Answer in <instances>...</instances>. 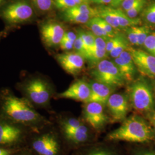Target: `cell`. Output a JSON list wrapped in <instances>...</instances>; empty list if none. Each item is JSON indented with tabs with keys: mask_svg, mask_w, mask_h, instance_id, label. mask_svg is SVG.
<instances>
[{
	"mask_svg": "<svg viewBox=\"0 0 155 155\" xmlns=\"http://www.w3.org/2000/svg\"><path fill=\"white\" fill-rule=\"evenodd\" d=\"M143 0H125L120 6V8L124 12L132 8Z\"/></svg>",
	"mask_w": 155,
	"mask_h": 155,
	"instance_id": "cell-34",
	"label": "cell"
},
{
	"mask_svg": "<svg viewBox=\"0 0 155 155\" xmlns=\"http://www.w3.org/2000/svg\"><path fill=\"white\" fill-rule=\"evenodd\" d=\"M39 32L43 43L49 49L59 47L66 29L63 22L55 19H45L38 21Z\"/></svg>",
	"mask_w": 155,
	"mask_h": 155,
	"instance_id": "cell-9",
	"label": "cell"
},
{
	"mask_svg": "<svg viewBox=\"0 0 155 155\" xmlns=\"http://www.w3.org/2000/svg\"><path fill=\"white\" fill-rule=\"evenodd\" d=\"M104 107L100 103L91 102L85 103L83 108V121L97 132L103 130L110 121Z\"/></svg>",
	"mask_w": 155,
	"mask_h": 155,
	"instance_id": "cell-10",
	"label": "cell"
},
{
	"mask_svg": "<svg viewBox=\"0 0 155 155\" xmlns=\"http://www.w3.org/2000/svg\"><path fill=\"white\" fill-rule=\"evenodd\" d=\"M113 61L116 64L126 82L132 81L136 72V66L128 50L124 51Z\"/></svg>",
	"mask_w": 155,
	"mask_h": 155,
	"instance_id": "cell-17",
	"label": "cell"
},
{
	"mask_svg": "<svg viewBox=\"0 0 155 155\" xmlns=\"http://www.w3.org/2000/svg\"><path fill=\"white\" fill-rule=\"evenodd\" d=\"M129 101L135 110L147 113L154 110L155 101L149 83L143 79L133 82L129 87Z\"/></svg>",
	"mask_w": 155,
	"mask_h": 155,
	"instance_id": "cell-7",
	"label": "cell"
},
{
	"mask_svg": "<svg viewBox=\"0 0 155 155\" xmlns=\"http://www.w3.org/2000/svg\"><path fill=\"white\" fill-rule=\"evenodd\" d=\"M76 5H81V4H90L89 0H73Z\"/></svg>",
	"mask_w": 155,
	"mask_h": 155,
	"instance_id": "cell-45",
	"label": "cell"
},
{
	"mask_svg": "<svg viewBox=\"0 0 155 155\" xmlns=\"http://www.w3.org/2000/svg\"><path fill=\"white\" fill-rule=\"evenodd\" d=\"M13 155H35L27 148L24 147L18 150Z\"/></svg>",
	"mask_w": 155,
	"mask_h": 155,
	"instance_id": "cell-40",
	"label": "cell"
},
{
	"mask_svg": "<svg viewBox=\"0 0 155 155\" xmlns=\"http://www.w3.org/2000/svg\"><path fill=\"white\" fill-rule=\"evenodd\" d=\"M73 50H74V51L75 52L82 56L83 58L86 59V51L84 48V45L83 41L81 39V36L78 33L77 38L74 42Z\"/></svg>",
	"mask_w": 155,
	"mask_h": 155,
	"instance_id": "cell-33",
	"label": "cell"
},
{
	"mask_svg": "<svg viewBox=\"0 0 155 155\" xmlns=\"http://www.w3.org/2000/svg\"><path fill=\"white\" fill-rule=\"evenodd\" d=\"M143 46L147 52L155 56V32L150 33L145 39Z\"/></svg>",
	"mask_w": 155,
	"mask_h": 155,
	"instance_id": "cell-30",
	"label": "cell"
},
{
	"mask_svg": "<svg viewBox=\"0 0 155 155\" xmlns=\"http://www.w3.org/2000/svg\"><path fill=\"white\" fill-rule=\"evenodd\" d=\"M76 155H121L114 148L104 145H96L81 150Z\"/></svg>",
	"mask_w": 155,
	"mask_h": 155,
	"instance_id": "cell-21",
	"label": "cell"
},
{
	"mask_svg": "<svg viewBox=\"0 0 155 155\" xmlns=\"http://www.w3.org/2000/svg\"><path fill=\"white\" fill-rule=\"evenodd\" d=\"M106 139L110 141L147 143L155 140V130L150 122L139 115L127 118L120 127L109 133Z\"/></svg>",
	"mask_w": 155,
	"mask_h": 155,
	"instance_id": "cell-4",
	"label": "cell"
},
{
	"mask_svg": "<svg viewBox=\"0 0 155 155\" xmlns=\"http://www.w3.org/2000/svg\"><path fill=\"white\" fill-rule=\"evenodd\" d=\"M74 43L72 41L63 38L59 45V48L64 52L71 51L74 49Z\"/></svg>",
	"mask_w": 155,
	"mask_h": 155,
	"instance_id": "cell-36",
	"label": "cell"
},
{
	"mask_svg": "<svg viewBox=\"0 0 155 155\" xmlns=\"http://www.w3.org/2000/svg\"><path fill=\"white\" fill-rule=\"evenodd\" d=\"M54 8L59 12L64 11L76 5L73 0H53Z\"/></svg>",
	"mask_w": 155,
	"mask_h": 155,
	"instance_id": "cell-29",
	"label": "cell"
},
{
	"mask_svg": "<svg viewBox=\"0 0 155 155\" xmlns=\"http://www.w3.org/2000/svg\"><path fill=\"white\" fill-rule=\"evenodd\" d=\"M7 0H0V6L3 5Z\"/></svg>",
	"mask_w": 155,
	"mask_h": 155,
	"instance_id": "cell-47",
	"label": "cell"
},
{
	"mask_svg": "<svg viewBox=\"0 0 155 155\" xmlns=\"http://www.w3.org/2000/svg\"><path fill=\"white\" fill-rule=\"evenodd\" d=\"M140 16L141 20L147 25L155 26V0L147 2Z\"/></svg>",
	"mask_w": 155,
	"mask_h": 155,
	"instance_id": "cell-23",
	"label": "cell"
},
{
	"mask_svg": "<svg viewBox=\"0 0 155 155\" xmlns=\"http://www.w3.org/2000/svg\"><path fill=\"white\" fill-rule=\"evenodd\" d=\"M90 95V83L83 79H78L64 91L56 94L58 99H69L85 103Z\"/></svg>",
	"mask_w": 155,
	"mask_h": 155,
	"instance_id": "cell-15",
	"label": "cell"
},
{
	"mask_svg": "<svg viewBox=\"0 0 155 155\" xmlns=\"http://www.w3.org/2000/svg\"><path fill=\"white\" fill-rule=\"evenodd\" d=\"M0 116L33 130L51 123L42 116L29 101L17 97L9 87L0 89Z\"/></svg>",
	"mask_w": 155,
	"mask_h": 155,
	"instance_id": "cell-1",
	"label": "cell"
},
{
	"mask_svg": "<svg viewBox=\"0 0 155 155\" xmlns=\"http://www.w3.org/2000/svg\"><path fill=\"white\" fill-rule=\"evenodd\" d=\"M132 155H155V150L150 149H138L134 150Z\"/></svg>",
	"mask_w": 155,
	"mask_h": 155,
	"instance_id": "cell-38",
	"label": "cell"
},
{
	"mask_svg": "<svg viewBox=\"0 0 155 155\" xmlns=\"http://www.w3.org/2000/svg\"><path fill=\"white\" fill-rule=\"evenodd\" d=\"M125 36L130 45L137 46V36L136 32V26L128 27L124 29Z\"/></svg>",
	"mask_w": 155,
	"mask_h": 155,
	"instance_id": "cell-31",
	"label": "cell"
},
{
	"mask_svg": "<svg viewBox=\"0 0 155 155\" xmlns=\"http://www.w3.org/2000/svg\"><path fill=\"white\" fill-rule=\"evenodd\" d=\"M84 121L68 114H59L56 118L55 125L61 132L72 130L80 127Z\"/></svg>",
	"mask_w": 155,
	"mask_h": 155,
	"instance_id": "cell-19",
	"label": "cell"
},
{
	"mask_svg": "<svg viewBox=\"0 0 155 155\" xmlns=\"http://www.w3.org/2000/svg\"><path fill=\"white\" fill-rule=\"evenodd\" d=\"M89 83L90 86V95L85 103L98 102L105 106L108 99L116 89L95 80L91 81Z\"/></svg>",
	"mask_w": 155,
	"mask_h": 155,
	"instance_id": "cell-16",
	"label": "cell"
},
{
	"mask_svg": "<svg viewBox=\"0 0 155 155\" xmlns=\"http://www.w3.org/2000/svg\"><path fill=\"white\" fill-rule=\"evenodd\" d=\"M136 32L137 36V46H143L144 41L151 32L150 29L148 25L136 26Z\"/></svg>",
	"mask_w": 155,
	"mask_h": 155,
	"instance_id": "cell-27",
	"label": "cell"
},
{
	"mask_svg": "<svg viewBox=\"0 0 155 155\" xmlns=\"http://www.w3.org/2000/svg\"><path fill=\"white\" fill-rule=\"evenodd\" d=\"M119 33L120 32L117 33L115 36L110 38L107 40L106 41V51H107L108 55H109L111 51L113 49L115 45H116L117 42L118 41V40L119 38Z\"/></svg>",
	"mask_w": 155,
	"mask_h": 155,
	"instance_id": "cell-35",
	"label": "cell"
},
{
	"mask_svg": "<svg viewBox=\"0 0 155 155\" xmlns=\"http://www.w3.org/2000/svg\"><path fill=\"white\" fill-rule=\"evenodd\" d=\"M111 0H99L96 4L98 5H109L111 4Z\"/></svg>",
	"mask_w": 155,
	"mask_h": 155,
	"instance_id": "cell-43",
	"label": "cell"
},
{
	"mask_svg": "<svg viewBox=\"0 0 155 155\" xmlns=\"http://www.w3.org/2000/svg\"><path fill=\"white\" fill-rule=\"evenodd\" d=\"M56 61L68 74L73 76L78 75L84 65V58L75 51L64 52L56 55Z\"/></svg>",
	"mask_w": 155,
	"mask_h": 155,
	"instance_id": "cell-13",
	"label": "cell"
},
{
	"mask_svg": "<svg viewBox=\"0 0 155 155\" xmlns=\"http://www.w3.org/2000/svg\"><path fill=\"white\" fill-rule=\"evenodd\" d=\"M10 32H11L9 31H8V30H7L6 29H5L4 31L0 32V41H1V40L2 39H4V38H5V37H6L9 34Z\"/></svg>",
	"mask_w": 155,
	"mask_h": 155,
	"instance_id": "cell-44",
	"label": "cell"
},
{
	"mask_svg": "<svg viewBox=\"0 0 155 155\" xmlns=\"http://www.w3.org/2000/svg\"><path fill=\"white\" fill-rule=\"evenodd\" d=\"M39 16L45 15L55 8L53 0H31Z\"/></svg>",
	"mask_w": 155,
	"mask_h": 155,
	"instance_id": "cell-22",
	"label": "cell"
},
{
	"mask_svg": "<svg viewBox=\"0 0 155 155\" xmlns=\"http://www.w3.org/2000/svg\"><path fill=\"white\" fill-rule=\"evenodd\" d=\"M90 3H93V4H97V2L99 1V0H89Z\"/></svg>",
	"mask_w": 155,
	"mask_h": 155,
	"instance_id": "cell-46",
	"label": "cell"
},
{
	"mask_svg": "<svg viewBox=\"0 0 155 155\" xmlns=\"http://www.w3.org/2000/svg\"><path fill=\"white\" fill-rule=\"evenodd\" d=\"M15 88L37 110L50 109L51 101L56 95L52 84L38 73L23 75L16 84Z\"/></svg>",
	"mask_w": 155,
	"mask_h": 155,
	"instance_id": "cell-2",
	"label": "cell"
},
{
	"mask_svg": "<svg viewBox=\"0 0 155 155\" xmlns=\"http://www.w3.org/2000/svg\"><path fill=\"white\" fill-rule=\"evenodd\" d=\"M77 33L83 41L86 51V59H87L90 52L94 46L96 36L91 31H86L81 29H78Z\"/></svg>",
	"mask_w": 155,
	"mask_h": 155,
	"instance_id": "cell-24",
	"label": "cell"
},
{
	"mask_svg": "<svg viewBox=\"0 0 155 155\" xmlns=\"http://www.w3.org/2000/svg\"><path fill=\"white\" fill-rule=\"evenodd\" d=\"M33 129L0 116V147L21 148Z\"/></svg>",
	"mask_w": 155,
	"mask_h": 155,
	"instance_id": "cell-6",
	"label": "cell"
},
{
	"mask_svg": "<svg viewBox=\"0 0 155 155\" xmlns=\"http://www.w3.org/2000/svg\"><path fill=\"white\" fill-rule=\"evenodd\" d=\"M134 63L140 72L145 76L155 77V56L143 50L129 47Z\"/></svg>",
	"mask_w": 155,
	"mask_h": 155,
	"instance_id": "cell-12",
	"label": "cell"
},
{
	"mask_svg": "<svg viewBox=\"0 0 155 155\" xmlns=\"http://www.w3.org/2000/svg\"><path fill=\"white\" fill-rule=\"evenodd\" d=\"M106 106L112 122H122L127 117L129 110V98L127 94L113 93Z\"/></svg>",
	"mask_w": 155,
	"mask_h": 155,
	"instance_id": "cell-11",
	"label": "cell"
},
{
	"mask_svg": "<svg viewBox=\"0 0 155 155\" xmlns=\"http://www.w3.org/2000/svg\"><path fill=\"white\" fill-rule=\"evenodd\" d=\"M39 17L31 0H7L0 6V19L10 32L38 22Z\"/></svg>",
	"mask_w": 155,
	"mask_h": 155,
	"instance_id": "cell-5",
	"label": "cell"
},
{
	"mask_svg": "<svg viewBox=\"0 0 155 155\" xmlns=\"http://www.w3.org/2000/svg\"><path fill=\"white\" fill-rule=\"evenodd\" d=\"M129 47V43L125 35L119 33V38L116 45L113 49L111 51L109 55L113 59H115L121 54L124 51H127Z\"/></svg>",
	"mask_w": 155,
	"mask_h": 155,
	"instance_id": "cell-26",
	"label": "cell"
},
{
	"mask_svg": "<svg viewBox=\"0 0 155 155\" xmlns=\"http://www.w3.org/2000/svg\"><path fill=\"white\" fill-rule=\"evenodd\" d=\"M60 17L62 21L72 24H86L93 17L74 11L71 8L64 11L60 12Z\"/></svg>",
	"mask_w": 155,
	"mask_h": 155,
	"instance_id": "cell-20",
	"label": "cell"
},
{
	"mask_svg": "<svg viewBox=\"0 0 155 155\" xmlns=\"http://www.w3.org/2000/svg\"><path fill=\"white\" fill-rule=\"evenodd\" d=\"M91 127L84 122L76 129L61 132L69 149L87 144L93 138Z\"/></svg>",
	"mask_w": 155,
	"mask_h": 155,
	"instance_id": "cell-14",
	"label": "cell"
},
{
	"mask_svg": "<svg viewBox=\"0 0 155 155\" xmlns=\"http://www.w3.org/2000/svg\"><path fill=\"white\" fill-rule=\"evenodd\" d=\"M25 148L35 155H67L70 150L58 128L52 122L38 130L28 137Z\"/></svg>",
	"mask_w": 155,
	"mask_h": 155,
	"instance_id": "cell-3",
	"label": "cell"
},
{
	"mask_svg": "<svg viewBox=\"0 0 155 155\" xmlns=\"http://www.w3.org/2000/svg\"><path fill=\"white\" fill-rule=\"evenodd\" d=\"M124 1L125 0H111L110 6L115 8H120Z\"/></svg>",
	"mask_w": 155,
	"mask_h": 155,
	"instance_id": "cell-42",
	"label": "cell"
},
{
	"mask_svg": "<svg viewBox=\"0 0 155 155\" xmlns=\"http://www.w3.org/2000/svg\"><path fill=\"white\" fill-rule=\"evenodd\" d=\"M147 4V0H143L140 2L137 5L133 6L132 8L128 10L125 13L129 18H137L143 11L144 8Z\"/></svg>",
	"mask_w": 155,
	"mask_h": 155,
	"instance_id": "cell-28",
	"label": "cell"
},
{
	"mask_svg": "<svg viewBox=\"0 0 155 155\" xmlns=\"http://www.w3.org/2000/svg\"><path fill=\"white\" fill-rule=\"evenodd\" d=\"M107 55L105 40L96 36L94 46L90 52L86 60L91 64L96 65L100 61L105 59Z\"/></svg>",
	"mask_w": 155,
	"mask_h": 155,
	"instance_id": "cell-18",
	"label": "cell"
},
{
	"mask_svg": "<svg viewBox=\"0 0 155 155\" xmlns=\"http://www.w3.org/2000/svg\"><path fill=\"white\" fill-rule=\"evenodd\" d=\"M148 117L149 121L155 130V110L152 111L148 113Z\"/></svg>",
	"mask_w": 155,
	"mask_h": 155,
	"instance_id": "cell-41",
	"label": "cell"
},
{
	"mask_svg": "<svg viewBox=\"0 0 155 155\" xmlns=\"http://www.w3.org/2000/svg\"><path fill=\"white\" fill-rule=\"evenodd\" d=\"M91 74L94 80L114 89L122 87L126 82L114 62L106 59L98 63Z\"/></svg>",
	"mask_w": 155,
	"mask_h": 155,
	"instance_id": "cell-8",
	"label": "cell"
},
{
	"mask_svg": "<svg viewBox=\"0 0 155 155\" xmlns=\"http://www.w3.org/2000/svg\"><path fill=\"white\" fill-rule=\"evenodd\" d=\"M21 148L0 147V155H13L17 151Z\"/></svg>",
	"mask_w": 155,
	"mask_h": 155,
	"instance_id": "cell-37",
	"label": "cell"
},
{
	"mask_svg": "<svg viewBox=\"0 0 155 155\" xmlns=\"http://www.w3.org/2000/svg\"><path fill=\"white\" fill-rule=\"evenodd\" d=\"M98 17V20L100 22V25L102 26V27L105 30V31L109 35L110 38L115 36L119 32V31H117L116 29H115L113 27H111L109 24H108L104 20H103L100 17Z\"/></svg>",
	"mask_w": 155,
	"mask_h": 155,
	"instance_id": "cell-32",
	"label": "cell"
},
{
	"mask_svg": "<svg viewBox=\"0 0 155 155\" xmlns=\"http://www.w3.org/2000/svg\"><path fill=\"white\" fill-rule=\"evenodd\" d=\"M63 38L74 43L75 40L77 38V33H75L73 31L67 30L66 32L64 33V35Z\"/></svg>",
	"mask_w": 155,
	"mask_h": 155,
	"instance_id": "cell-39",
	"label": "cell"
},
{
	"mask_svg": "<svg viewBox=\"0 0 155 155\" xmlns=\"http://www.w3.org/2000/svg\"><path fill=\"white\" fill-rule=\"evenodd\" d=\"M86 25L90 30V31H91L93 33L95 36L103 38L104 40H105L106 41L110 38L109 35L100 25L97 17L91 18L89 21L86 24Z\"/></svg>",
	"mask_w": 155,
	"mask_h": 155,
	"instance_id": "cell-25",
	"label": "cell"
}]
</instances>
